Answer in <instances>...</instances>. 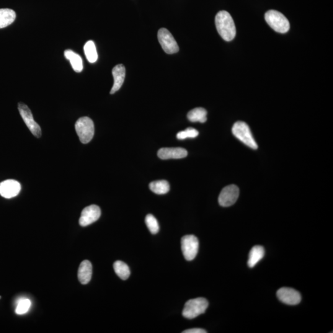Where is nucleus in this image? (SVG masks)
I'll return each instance as SVG.
<instances>
[{
	"mask_svg": "<svg viewBox=\"0 0 333 333\" xmlns=\"http://www.w3.org/2000/svg\"><path fill=\"white\" fill-rule=\"evenodd\" d=\"M216 25L219 35L226 42L233 40L236 36V27L233 18L225 11L219 12L216 16Z\"/></svg>",
	"mask_w": 333,
	"mask_h": 333,
	"instance_id": "1",
	"label": "nucleus"
},
{
	"mask_svg": "<svg viewBox=\"0 0 333 333\" xmlns=\"http://www.w3.org/2000/svg\"><path fill=\"white\" fill-rule=\"evenodd\" d=\"M209 306L207 299L198 298L191 299L186 303L182 315L185 318L192 320L205 313Z\"/></svg>",
	"mask_w": 333,
	"mask_h": 333,
	"instance_id": "2",
	"label": "nucleus"
},
{
	"mask_svg": "<svg viewBox=\"0 0 333 333\" xmlns=\"http://www.w3.org/2000/svg\"><path fill=\"white\" fill-rule=\"evenodd\" d=\"M265 19L270 27L277 32L285 33L290 30V22L287 18L275 10H270L266 12Z\"/></svg>",
	"mask_w": 333,
	"mask_h": 333,
	"instance_id": "3",
	"label": "nucleus"
},
{
	"mask_svg": "<svg viewBox=\"0 0 333 333\" xmlns=\"http://www.w3.org/2000/svg\"><path fill=\"white\" fill-rule=\"evenodd\" d=\"M232 133L235 137L246 146L253 149H257L258 146L252 135L249 126L244 122L238 121L232 128Z\"/></svg>",
	"mask_w": 333,
	"mask_h": 333,
	"instance_id": "4",
	"label": "nucleus"
},
{
	"mask_svg": "<svg viewBox=\"0 0 333 333\" xmlns=\"http://www.w3.org/2000/svg\"><path fill=\"white\" fill-rule=\"evenodd\" d=\"M76 132L80 141L82 143H89L94 137L95 133L94 123L91 118L83 117L79 118L75 125Z\"/></svg>",
	"mask_w": 333,
	"mask_h": 333,
	"instance_id": "5",
	"label": "nucleus"
},
{
	"mask_svg": "<svg viewBox=\"0 0 333 333\" xmlns=\"http://www.w3.org/2000/svg\"><path fill=\"white\" fill-rule=\"evenodd\" d=\"M182 250L185 259L192 261L198 254L199 241L194 235H186L181 239Z\"/></svg>",
	"mask_w": 333,
	"mask_h": 333,
	"instance_id": "6",
	"label": "nucleus"
},
{
	"mask_svg": "<svg viewBox=\"0 0 333 333\" xmlns=\"http://www.w3.org/2000/svg\"><path fill=\"white\" fill-rule=\"evenodd\" d=\"M157 37L165 52L170 55L179 52V47L176 40L166 28H161L157 33Z\"/></svg>",
	"mask_w": 333,
	"mask_h": 333,
	"instance_id": "7",
	"label": "nucleus"
},
{
	"mask_svg": "<svg viewBox=\"0 0 333 333\" xmlns=\"http://www.w3.org/2000/svg\"><path fill=\"white\" fill-rule=\"evenodd\" d=\"M18 110H19L22 119L24 120L31 133L36 137L40 138L42 135V130H41L40 125L33 119L32 113L29 108L24 103H19L18 105Z\"/></svg>",
	"mask_w": 333,
	"mask_h": 333,
	"instance_id": "8",
	"label": "nucleus"
},
{
	"mask_svg": "<svg viewBox=\"0 0 333 333\" xmlns=\"http://www.w3.org/2000/svg\"><path fill=\"white\" fill-rule=\"evenodd\" d=\"M239 195V190L236 185L226 186L222 190L219 197V203L222 207H229L236 202Z\"/></svg>",
	"mask_w": 333,
	"mask_h": 333,
	"instance_id": "9",
	"label": "nucleus"
},
{
	"mask_svg": "<svg viewBox=\"0 0 333 333\" xmlns=\"http://www.w3.org/2000/svg\"><path fill=\"white\" fill-rule=\"evenodd\" d=\"M279 300L288 305H298L301 301V295L298 291L290 288H281L277 291Z\"/></svg>",
	"mask_w": 333,
	"mask_h": 333,
	"instance_id": "10",
	"label": "nucleus"
},
{
	"mask_svg": "<svg viewBox=\"0 0 333 333\" xmlns=\"http://www.w3.org/2000/svg\"><path fill=\"white\" fill-rule=\"evenodd\" d=\"M101 209L97 205H91L85 208L81 213V218L79 219V224L82 226H86L94 223L100 219L101 216Z\"/></svg>",
	"mask_w": 333,
	"mask_h": 333,
	"instance_id": "11",
	"label": "nucleus"
},
{
	"mask_svg": "<svg viewBox=\"0 0 333 333\" xmlns=\"http://www.w3.org/2000/svg\"><path fill=\"white\" fill-rule=\"evenodd\" d=\"M21 186L14 180H6L0 183V195L2 197L10 199L19 194Z\"/></svg>",
	"mask_w": 333,
	"mask_h": 333,
	"instance_id": "12",
	"label": "nucleus"
},
{
	"mask_svg": "<svg viewBox=\"0 0 333 333\" xmlns=\"http://www.w3.org/2000/svg\"><path fill=\"white\" fill-rule=\"evenodd\" d=\"M187 155L188 151L182 148H161L157 153L159 158L163 160L185 158Z\"/></svg>",
	"mask_w": 333,
	"mask_h": 333,
	"instance_id": "13",
	"label": "nucleus"
},
{
	"mask_svg": "<svg viewBox=\"0 0 333 333\" xmlns=\"http://www.w3.org/2000/svg\"><path fill=\"white\" fill-rule=\"evenodd\" d=\"M112 74L113 77V85L110 94H115L122 86L125 77V68L123 64H118L113 68Z\"/></svg>",
	"mask_w": 333,
	"mask_h": 333,
	"instance_id": "14",
	"label": "nucleus"
},
{
	"mask_svg": "<svg viewBox=\"0 0 333 333\" xmlns=\"http://www.w3.org/2000/svg\"><path fill=\"white\" fill-rule=\"evenodd\" d=\"M92 265L89 260H84L79 266L78 278L82 285H87L91 280Z\"/></svg>",
	"mask_w": 333,
	"mask_h": 333,
	"instance_id": "15",
	"label": "nucleus"
},
{
	"mask_svg": "<svg viewBox=\"0 0 333 333\" xmlns=\"http://www.w3.org/2000/svg\"><path fill=\"white\" fill-rule=\"evenodd\" d=\"M64 56L71 63L72 68L76 72H81L83 70V62L81 56L73 51L67 50L64 51Z\"/></svg>",
	"mask_w": 333,
	"mask_h": 333,
	"instance_id": "16",
	"label": "nucleus"
},
{
	"mask_svg": "<svg viewBox=\"0 0 333 333\" xmlns=\"http://www.w3.org/2000/svg\"><path fill=\"white\" fill-rule=\"evenodd\" d=\"M265 255L264 247L260 246H255L252 247L249 252L247 265L250 268L254 267L258 262L263 259Z\"/></svg>",
	"mask_w": 333,
	"mask_h": 333,
	"instance_id": "17",
	"label": "nucleus"
},
{
	"mask_svg": "<svg viewBox=\"0 0 333 333\" xmlns=\"http://www.w3.org/2000/svg\"><path fill=\"white\" fill-rule=\"evenodd\" d=\"M16 14L11 9H0V28L9 26L14 22Z\"/></svg>",
	"mask_w": 333,
	"mask_h": 333,
	"instance_id": "18",
	"label": "nucleus"
},
{
	"mask_svg": "<svg viewBox=\"0 0 333 333\" xmlns=\"http://www.w3.org/2000/svg\"><path fill=\"white\" fill-rule=\"evenodd\" d=\"M207 111L203 108H196L188 112V120L192 122L205 123L207 121Z\"/></svg>",
	"mask_w": 333,
	"mask_h": 333,
	"instance_id": "19",
	"label": "nucleus"
},
{
	"mask_svg": "<svg viewBox=\"0 0 333 333\" xmlns=\"http://www.w3.org/2000/svg\"><path fill=\"white\" fill-rule=\"evenodd\" d=\"M149 188L157 195H165L169 192L170 185L166 180L154 181L149 184Z\"/></svg>",
	"mask_w": 333,
	"mask_h": 333,
	"instance_id": "20",
	"label": "nucleus"
},
{
	"mask_svg": "<svg viewBox=\"0 0 333 333\" xmlns=\"http://www.w3.org/2000/svg\"><path fill=\"white\" fill-rule=\"evenodd\" d=\"M113 267L116 274L122 280H127L130 277V270L129 269L128 266L125 263L118 260V261L114 262Z\"/></svg>",
	"mask_w": 333,
	"mask_h": 333,
	"instance_id": "21",
	"label": "nucleus"
},
{
	"mask_svg": "<svg viewBox=\"0 0 333 333\" xmlns=\"http://www.w3.org/2000/svg\"><path fill=\"white\" fill-rule=\"evenodd\" d=\"M85 55L90 63H94L98 60V53L96 46L93 41L90 40L84 46Z\"/></svg>",
	"mask_w": 333,
	"mask_h": 333,
	"instance_id": "22",
	"label": "nucleus"
},
{
	"mask_svg": "<svg viewBox=\"0 0 333 333\" xmlns=\"http://www.w3.org/2000/svg\"><path fill=\"white\" fill-rule=\"evenodd\" d=\"M147 227L152 234H156L159 230V225L157 219L152 214L147 215L145 219Z\"/></svg>",
	"mask_w": 333,
	"mask_h": 333,
	"instance_id": "23",
	"label": "nucleus"
},
{
	"mask_svg": "<svg viewBox=\"0 0 333 333\" xmlns=\"http://www.w3.org/2000/svg\"><path fill=\"white\" fill-rule=\"evenodd\" d=\"M199 132L195 128L192 127L188 128L184 131H181L178 133L177 138L181 140L187 138H194L197 137Z\"/></svg>",
	"mask_w": 333,
	"mask_h": 333,
	"instance_id": "24",
	"label": "nucleus"
},
{
	"mask_svg": "<svg viewBox=\"0 0 333 333\" xmlns=\"http://www.w3.org/2000/svg\"><path fill=\"white\" fill-rule=\"evenodd\" d=\"M30 305L31 303L29 299H22L17 304L16 309H15V313L18 315H22L27 313L28 309L30 308Z\"/></svg>",
	"mask_w": 333,
	"mask_h": 333,
	"instance_id": "25",
	"label": "nucleus"
},
{
	"mask_svg": "<svg viewBox=\"0 0 333 333\" xmlns=\"http://www.w3.org/2000/svg\"><path fill=\"white\" fill-rule=\"evenodd\" d=\"M207 331H206L205 330L201 329H193L185 330V331L183 332V333H207Z\"/></svg>",
	"mask_w": 333,
	"mask_h": 333,
	"instance_id": "26",
	"label": "nucleus"
},
{
	"mask_svg": "<svg viewBox=\"0 0 333 333\" xmlns=\"http://www.w3.org/2000/svg\"><path fill=\"white\" fill-rule=\"evenodd\" d=\"M1 296H0V299H1Z\"/></svg>",
	"mask_w": 333,
	"mask_h": 333,
	"instance_id": "27",
	"label": "nucleus"
}]
</instances>
